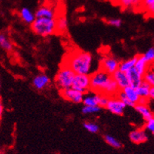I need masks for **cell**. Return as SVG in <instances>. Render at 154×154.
<instances>
[{"label":"cell","mask_w":154,"mask_h":154,"mask_svg":"<svg viewBox=\"0 0 154 154\" xmlns=\"http://www.w3.org/2000/svg\"><path fill=\"white\" fill-rule=\"evenodd\" d=\"M90 91L110 97L116 95L120 89L111 75L98 69L90 75Z\"/></svg>","instance_id":"obj_1"},{"label":"cell","mask_w":154,"mask_h":154,"mask_svg":"<svg viewBox=\"0 0 154 154\" xmlns=\"http://www.w3.org/2000/svg\"><path fill=\"white\" fill-rule=\"evenodd\" d=\"M93 61V56L89 52L75 51L65 59L64 65L71 69L75 74L91 75Z\"/></svg>","instance_id":"obj_2"},{"label":"cell","mask_w":154,"mask_h":154,"mask_svg":"<svg viewBox=\"0 0 154 154\" xmlns=\"http://www.w3.org/2000/svg\"><path fill=\"white\" fill-rule=\"evenodd\" d=\"M56 18H35L31 24V29L35 34L46 37L53 35L56 33Z\"/></svg>","instance_id":"obj_3"},{"label":"cell","mask_w":154,"mask_h":154,"mask_svg":"<svg viewBox=\"0 0 154 154\" xmlns=\"http://www.w3.org/2000/svg\"><path fill=\"white\" fill-rule=\"evenodd\" d=\"M75 75V74L71 69L63 65L56 74L54 79L55 85L57 89L61 91L64 90L71 88Z\"/></svg>","instance_id":"obj_4"},{"label":"cell","mask_w":154,"mask_h":154,"mask_svg":"<svg viewBox=\"0 0 154 154\" xmlns=\"http://www.w3.org/2000/svg\"><path fill=\"white\" fill-rule=\"evenodd\" d=\"M72 88L86 94L90 91V75L75 74Z\"/></svg>","instance_id":"obj_5"},{"label":"cell","mask_w":154,"mask_h":154,"mask_svg":"<svg viewBox=\"0 0 154 154\" xmlns=\"http://www.w3.org/2000/svg\"><path fill=\"white\" fill-rule=\"evenodd\" d=\"M119 63H120V61H118L117 59L115 58L112 56L107 55V56H105L101 59L99 69L103 70L104 72H106L108 74L112 75L115 72L118 70Z\"/></svg>","instance_id":"obj_6"},{"label":"cell","mask_w":154,"mask_h":154,"mask_svg":"<svg viewBox=\"0 0 154 154\" xmlns=\"http://www.w3.org/2000/svg\"><path fill=\"white\" fill-rule=\"evenodd\" d=\"M127 106L120 101L117 97H110L106 109L112 114L117 116H122L124 114Z\"/></svg>","instance_id":"obj_7"},{"label":"cell","mask_w":154,"mask_h":154,"mask_svg":"<svg viewBox=\"0 0 154 154\" xmlns=\"http://www.w3.org/2000/svg\"><path fill=\"white\" fill-rule=\"evenodd\" d=\"M60 94L64 99L71 101V102H73L75 104L82 103L83 97H84V94L83 93L78 91H75V89H73L72 87L69 89L61 91H60Z\"/></svg>","instance_id":"obj_8"},{"label":"cell","mask_w":154,"mask_h":154,"mask_svg":"<svg viewBox=\"0 0 154 154\" xmlns=\"http://www.w3.org/2000/svg\"><path fill=\"white\" fill-rule=\"evenodd\" d=\"M129 138L134 144H142L148 141L149 136L144 128H137L130 132Z\"/></svg>","instance_id":"obj_9"},{"label":"cell","mask_w":154,"mask_h":154,"mask_svg":"<svg viewBox=\"0 0 154 154\" xmlns=\"http://www.w3.org/2000/svg\"><path fill=\"white\" fill-rule=\"evenodd\" d=\"M126 75L128 77V82H129V86L131 87L132 88H134V89H137L143 82L142 76L137 72L134 68L127 72Z\"/></svg>","instance_id":"obj_10"},{"label":"cell","mask_w":154,"mask_h":154,"mask_svg":"<svg viewBox=\"0 0 154 154\" xmlns=\"http://www.w3.org/2000/svg\"><path fill=\"white\" fill-rule=\"evenodd\" d=\"M35 18H55V11L51 6L48 5H43L39 6L35 13Z\"/></svg>","instance_id":"obj_11"},{"label":"cell","mask_w":154,"mask_h":154,"mask_svg":"<svg viewBox=\"0 0 154 154\" xmlns=\"http://www.w3.org/2000/svg\"><path fill=\"white\" fill-rule=\"evenodd\" d=\"M50 83H51V79L49 76L43 73L38 74L36 76H35L32 80L33 87L38 91H43L45 88H47Z\"/></svg>","instance_id":"obj_12"},{"label":"cell","mask_w":154,"mask_h":154,"mask_svg":"<svg viewBox=\"0 0 154 154\" xmlns=\"http://www.w3.org/2000/svg\"><path fill=\"white\" fill-rule=\"evenodd\" d=\"M112 77L114 79V81L116 83L120 91L124 90V88L129 86V82H128V77H127L125 72H120V70H117V71L115 72L112 75Z\"/></svg>","instance_id":"obj_13"},{"label":"cell","mask_w":154,"mask_h":154,"mask_svg":"<svg viewBox=\"0 0 154 154\" xmlns=\"http://www.w3.org/2000/svg\"><path fill=\"white\" fill-rule=\"evenodd\" d=\"M150 65H149L145 60L144 57H142V55H138V59H137V61H136L135 65H134V68L136 71H137V72L143 77V75H145V73L148 71V69L151 67Z\"/></svg>","instance_id":"obj_14"},{"label":"cell","mask_w":154,"mask_h":154,"mask_svg":"<svg viewBox=\"0 0 154 154\" xmlns=\"http://www.w3.org/2000/svg\"><path fill=\"white\" fill-rule=\"evenodd\" d=\"M100 94L94 93L89 94L87 92V94H84L82 103L84 106H98V99H99Z\"/></svg>","instance_id":"obj_15"},{"label":"cell","mask_w":154,"mask_h":154,"mask_svg":"<svg viewBox=\"0 0 154 154\" xmlns=\"http://www.w3.org/2000/svg\"><path fill=\"white\" fill-rule=\"evenodd\" d=\"M134 109L140 115L142 116L145 121H148L153 118V112L150 109L149 106H142V105H135Z\"/></svg>","instance_id":"obj_16"},{"label":"cell","mask_w":154,"mask_h":154,"mask_svg":"<svg viewBox=\"0 0 154 154\" xmlns=\"http://www.w3.org/2000/svg\"><path fill=\"white\" fill-rule=\"evenodd\" d=\"M137 59H138V55H136V56L131 57V58L128 59V60H125V61H120L119 63L118 70L126 73L128 71H129L130 69H133L134 67L136 61H137Z\"/></svg>","instance_id":"obj_17"},{"label":"cell","mask_w":154,"mask_h":154,"mask_svg":"<svg viewBox=\"0 0 154 154\" xmlns=\"http://www.w3.org/2000/svg\"><path fill=\"white\" fill-rule=\"evenodd\" d=\"M19 14H20L21 20L26 24H32L35 19V13H33L30 9L27 8V7H24V8L21 9Z\"/></svg>","instance_id":"obj_18"},{"label":"cell","mask_w":154,"mask_h":154,"mask_svg":"<svg viewBox=\"0 0 154 154\" xmlns=\"http://www.w3.org/2000/svg\"><path fill=\"white\" fill-rule=\"evenodd\" d=\"M123 92L124 93L125 96L127 97L129 101L131 102L134 104V105H137L138 104V101L139 100V96L138 95V94H137V91H136V89H134V88H132L130 86H128V87H126L124 88V90H122Z\"/></svg>","instance_id":"obj_19"},{"label":"cell","mask_w":154,"mask_h":154,"mask_svg":"<svg viewBox=\"0 0 154 154\" xmlns=\"http://www.w3.org/2000/svg\"><path fill=\"white\" fill-rule=\"evenodd\" d=\"M56 20V32L65 33L68 29V20L65 16L59 17Z\"/></svg>","instance_id":"obj_20"},{"label":"cell","mask_w":154,"mask_h":154,"mask_svg":"<svg viewBox=\"0 0 154 154\" xmlns=\"http://www.w3.org/2000/svg\"><path fill=\"white\" fill-rule=\"evenodd\" d=\"M119 4L125 9L137 8L142 6V0H117Z\"/></svg>","instance_id":"obj_21"},{"label":"cell","mask_w":154,"mask_h":154,"mask_svg":"<svg viewBox=\"0 0 154 154\" xmlns=\"http://www.w3.org/2000/svg\"><path fill=\"white\" fill-rule=\"evenodd\" d=\"M0 47L6 51H10L13 50V44L10 38L3 33H0Z\"/></svg>","instance_id":"obj_22"},{"label":"cell","mask_w":154,"mask_h":154,"mask_svg":"<svg viewBox=\"0 0 154 154\" xmlns=\"http://www.w3.org/2000/svg\"><path fill=\"white\" fill-rule=\"evenodd\" d=\"M151 86L149 85L146 82H142V84L136 89V91L139 97H148L149 98V92Z\"/></svg>","instance_id":"obj_23"},{"label":"cell","mask_w":154,"mask_h":154,"mask_svg":"<svg viewBox=\"0 0 154 154\" xmlns=\"http://www.w3.org/2000/svg\"><path fill=\"white\" fill-rule=\"evenodd\" d=\"M104 139L106 141V142L107 144H109V146H111L112 147H113L115 149H120L122 147L121 142L117 140L116 138L112 137V136L109 135V134H106L104 137Z\"/></svg>","instance_id":"obj_24"},{"label":"cell","mask_w":154,"mask_h":154,"mask_svg":"<svg viewBox=\"0 0 154 154\" xmlns=\"http://www.w3.org/2000/svg\"><path fill=\"white\" fill-rule=\"evenodd\" d=\"M143 81L146 82V83H148L149 85L151 87L154 86V72L153 70L151 69V67L148 69V71L145 73V75L142 77Z\"/></svg>","instance_id":"obj_25"},{"label":"cell","mask_w":154,"mask_h":154,"mask_svg":"<svg viewBox=\"0 0 154 154\" xmlns=\"http://www.w3.org/2000/svg\"><path fill=\"white\" fill-rule=\"evenodd\" d=\"M83 127L87 131H89L90 133H92V134H96V133L99 131V126L95 124V123H93V122H85L83 124Z\"/></svg>","instance_id":"obj_26"},{"label":"cell","mask_w":154,"mask_h":154,"mask_svg":"<svg viewBox=\"0 0 154 154\" xmlns=\"http://www.w3.org/2000/svg\"><path fill=\"white\" fill-rule=\"evenodd\" d=\"M142 6L151 15L154 12V0H142Z\"/></svg>","instance_id":"obj_27"},{"label":"cell","mask_w":154,"mask_h":154,"mask_svg":"<svg viewBox=\"0 0 154 154\" xmlns=\"http://www.w3.org/2000/svg\"><path fill=\"white\" fill-rule=\"evenodd\" d=\"M101 108L99 106H83L82 109V113L88 115V114H94L97 113L98 112L101 111Z\"/></svg>","instance_id":"obj_28"},{"label":"cell","mask_w":154,"mask_h":154,"mask_svg":"<svg viewBox=\"0 0 154 154\" xmlns=\"http://www.w3.org/2000/svg\"><path fill=\"white\" fill-rule=\"evenodd\" d=\"M116 97H117L126 106H128V107H134V106H135V105H134V104L132 103V102H131V101L127 98V97L125 96V94H124V93L123 92V91H120V90L119 92L117 93V94L116 95Z\"/></svg>","instance_id":"obj_29"},{"label":"cell","mask_w":154,"mask_h":154,"mask_svg":"<svg viewBox=\"0 0 154 154\" xmlns=\"http://www.w3.org/2000/svg\"><path fill=\"white\" fill-rule=\"evenodd\" d=\"M142 57H144V59L146 60L147 62L149 64V65H152L154 61V48L153 47H151L146 51V53H144V54H142Z\"/></svg>","instance_id":"obj_30"},{"label":"cell","mask_w":154,"mask_h":154,"mask_svg":"<svg viewBox=\"0 0 154 154\" xmlns=\"http://www.w3.org/2000/svg\"><path fill=\"white\" fill-rule=\"evenodd\" d=\"M109 99V97H108L105 94H100L99 99H98V106L100 108H106Z\"/></svg>","instance_id":"obj_31"},{"label":"cell","mask_w":154,"mask_h":154,"mask_svg":"<svg viewBox=\"0 0 154 154\" xmlns=\"http://www.w3.org/2000/svg\"><path fill=\"white\" fill-rule=\"evenodd\" d=\"M144 130L149 131L150 133L153 134L154 133V118L151 120L146 121V124L144 126Z\"/></svg>","instance_id":"obj_32"},{"label":"cell","mask_w":154,"mask_h":154,"mask_svg":"<svg viewBox=\"0 0 154 154\" xmlns=\"http://www.w3.org/2000/svg\"><path fill=\"white\" fill-rule=\"evenodd\" d=\"M106 22H107L108 24H109L111 26L116 27V28H120L122 24V20L119 18L109 19Z\"/></svg>","instance_id":"obj_33"},{"label":"cell","mask_w":154,"mask_h":154,"mask_svg":"<svg viewBox=\"0 0 154 154\" xmlns=\"http://www.w3.org/2000/svg\"><path fill=\"white\" fill-rule=\"evenodd\" d=\"M150 99L148 97H140L137 105H142V106H149Z\"/></svg>","instance_id":"obj_34"},{"label":"cell","mask_w":154,"mask_h":154,"mask_svg":"<svg viewBox=\"0 0 154 154\" xmlns=\"http://www.w3.org/2000/svg\"><path fill=\"white\" fill-rule=\"evenodd\" d=\"M149 98L150 100L153 99L154 98V87H151L149 89Z\"/></svg>","instance_id":"obj_35"},{"label":"cell","mask_w":154,"mask_h":154,"mask_svg":"<svg viewBox=\"0 0 154 154\" xmlns=\"http://www.w3.org/2000/svg\"><path fill=\"white\" fill-rule=\"evenodd\" d=\"M2 113H3V106H2V100L0 98V119L2 118Z\"/></svg>","instance_id":"obj_36"},{"label":"cell","mask_w":154,"mask_h":154,"mask_svg":"<svg viewBox=\"0 0 154 154\" xmlns=\"http://www.w3.org/2000/svg\"><path fill=\"white\" fill-rule=\"evenodd\" d=\"M0 87H1V82H0Z\"/></svg>","instance_id":"obj_37"}]
</instances>
